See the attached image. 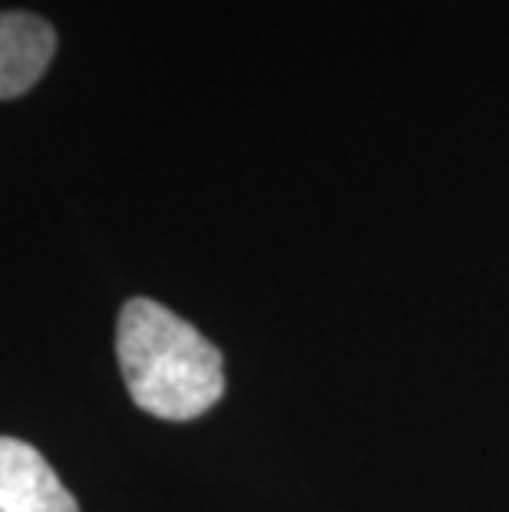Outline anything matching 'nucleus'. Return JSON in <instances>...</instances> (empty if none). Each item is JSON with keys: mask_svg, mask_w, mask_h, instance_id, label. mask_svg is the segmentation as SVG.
<instances>
[{"mask_svg": "<svg viewBox=\"0 0 509 512\" xmlns=\"http://www.w3.org/2000/svg\"><path fill=\"white\" fill-rule=\"evenodd\" d=\"M116 354L129 397L159 420H196L225 394L219 347L159 301L123 304Z\"/></svg>", "mask_w": 509, "mask_h": 512, "instance_id": "nucleus-1", "label": "nucleus"}, {"mask_svg": "<svg viewBox=\"0 0 509 512\" xmlns=\"http://www.w3.org/2000/svg\"><path fill=\"white\" fill-rule=\"evenodd\" d=\"M0 512H80V506L40 450L0 437Z\"/></svg>", "mask_w": 509, "mask_h": 512, "instance_id": "nucleus-2", "label": "nucleus"}, {"mask_svg": "<svg viewBox=\"0 0 509 512\" xmlns=\"http://www.w3.org/2000/svg\"><path fill=\"white\" fill-rule=\"evenodd\" d=\"M53 53H57V34L43 17L20 10L0 14V100H14L34 90Z\"/></svg>", "mask_w": 509, "mask_h": 512, "instance_id": "nucleus-3", "label": "nucleus"}]
</instances>
